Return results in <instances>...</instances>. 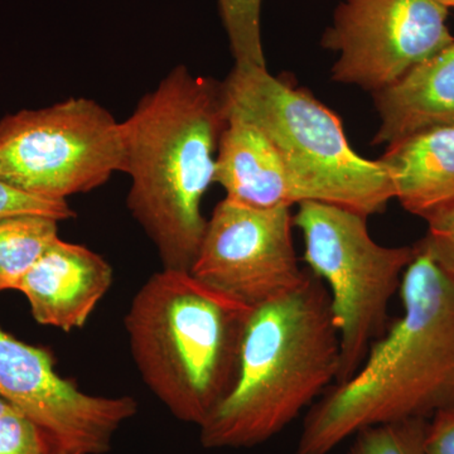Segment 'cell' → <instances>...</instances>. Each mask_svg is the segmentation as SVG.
Wrapping results in <instances>:
<instances>
[{
	"mask_svg": "<svg viewBox=\"0 0 454 454\" xmlns=\"http://www.w3.org/2000/svg\"><path fill=\"white\" fill-rule=\"evenodd\" d=\"M399 293L403 315L356 372L310 406L297 454H330L360 430L429 419L454 405V283L419 245Z\"/></svg>",
	"mask_w": 454,
	"mask_h": 454,
	"instance_id": "obj_1",
	"label": "cell"
},
{
	"mask_svg": "<svg viewBox=\"0 0 454 454\" xmlns=\"http://www.w3.org/2000/svg\"><path fill=\"white\" fill-rule=\"evenodd\" d=\"M226 122L223 82L184 66L173 68L122 121L128 207L163 269L192 268L207 225L203 197L215 184Z\"/></svg>",
	"mask_w": 454,
	"mask_h": 454,
	"instance_id": "obj_2",
	"label": "cell"
},
{
	"mask_svg": "<svg viewBox=\"0 0 454 454\" xmlns=\"http://www.w3.org/2000/svg\"><path fill=\"white\" fill-rule=\"evenodd\" d=\"M340 337L325 284L309 273L252 310L231 387L200 426L208 450L250 448L286 429L336 382Z\"/></svg>",
	"mask_w": 454,
	"mask_h": 454,
	"instance_id": "obj_3",
	"label": "cell"
},
{
	"mask_svg": "<svg viewBox=\"0 0 454 454\" xmlns=\"http://www.w3.org/2000/svg\"><path fill=\"white\" fill-rule=\"evenodd\" d=\"M253 309L187 270L162 269L143 284L125 330L143 381L173 417L202 426L226 395Z\"/></svg>",
	"mask_w": 454,
	"mask_h": 454,
	"instance_id": "obj_4",
	"label": "cell"
},
{
	"mask_svg": "<svg viewBox=\"0 0 454 454\" xmlns=\"http://www.w3.org/2000/svg\"><path fill=\"white\" fill-rule=\"evenodd\" d=\"M227 106L255 122L277 149L301 202L339 206L363 216L381 214L394 199L384 164L358 155L339 116L267 67L235 64L223 82Z\"/></svg>",
	"mask_w": 454,
	"mask_h": 454,
	"instance_id": "obj_5",
	"label": "cell"
},
{
	"mask_svg": "<svg viewBox=\"0 0 454 454\" xmlns=\"http://www.w3.org/2000/svg\"><path fill=\"white\" fill-rule=\"evenodd\" d=\"M293 223L304 241L309 273L325 284L340 337L336 382L351 378L373 340L385 333L391 298L399 292L414 247H384L367 229V217L322 202H301Z\"/></svg>",
	"mask_w": 454,
	"mask_h": 454,
	"instance_id": "obj_6",
	"label": "cell"
},
{
	"mask_svg": "<svg viewBox=\"0 0 454 454\" xmlns=\"http://www.w3.org/2000/svg\"><path fill=\"white\" fill-rule=\"evenodd\" d=\"M124 168L122 121L91 98H71L0 121V181L29 195L67 201Z\"/></svg>",
	"mask_w": 454,
	"mask_h": 454,
	"instance_id": "obj_7",
	"label": "cell"
},
{
	"mask_svg": "<svg viewBox=\"0 0 454 454\" xmlns=\"http://www.w3.org/2000/svg\"><path fill=\"white\" fill-rule=\"evenodd\" d=\"M437 0H342L322 35L339 55L333 82L370 92L393 85L454 42Z\"/></svg>",
	"mask_w": 454,
	"mask_h": 454,
	"instance_id": "obj_8",
	"label": "cell"
},
{
	"mask_svg": "<svg viewBox=\"0 0 454 454\" xmlns=\"http://www.w3.org/2000/svg\"><path fill=\"white\" fill-rule=\"evenodd\" d=\"M291 207L258 208L223 200L207 220L191 274L256 309L306 282L293 241Z\"/></svg>",
	"mask_w": 454,
	"mask_h": 454,
	"instance_id": "obj_9",
	"label": "cell"
},
{
	"mask_svg": "<svg viewBox=\"0 0 454 454\" xmlns=\"http://www.w3.org/2000/svg\"><path fill=\"white\" fill-rule=\"evenodd\" d=\"M0 397L49 434L59 454H104L138 411L130 396L83 393L55 369L49 349L0 327Z\"/></svg>",
	"mask_w": 454,
	"mask_h": 454,
	"instance_id": "obj_10",
	"label": "cell"
},
{
	"mask_svg": "<svg viewBox=\"0 0 454 454\" xmlns=\"http://www.w3.org/2000/svg\"><path fill=\"white\" fill-rule=\"evenodd\" d=\"M113 268L83 245L56 239L18 283L33 318L65 333L82 328L113 284Z\"/></svg>",
	"mask_w": 454,
	"mask_h": 454,
	"instance_id": "obj_11",
	"label": "cell"
},
{
	"mask_svg": "<svg viewBox=\"0 0 454 454\" xmlns=\"http://www.w3.org/2000/svg\"><path fill=\"white\" fill-rule=\"evenodd\" d=\"M215 184L225 199L250 207H291L301 196L277 149L255 122L227 106L217 151Z\"/></svg>",
	"mask_w": 454,
	"mask_h": 454,
	"instance_id": "obj_12",
	"label": "cell"
},
{
	"mask_svg": "<svg viewBox=\"0 0 454 454\" xmlns=\"http://www.w3.org/2000/svg\"><path fill=\"white\" fill-rule=\"evenodd\" d=\"M380 127L372 145H396L435 128L454 127V42L373 92Z\"/></svg>",
	"mask_w": 454,
	"mask_h": 454,
	"instance_id": "obj_13",
	"label": "cell"
},
{
	"mask_svg": "<svg viewBox=\"0 0 454 454\" xmlns=\"http://www.w3.org/2000/svg\"><path fill=\"white\" fill-rule=\"evenodd\" d=\"M380 162L406 211L428 220L454 203V127L435 128L387 146Z\"/></svg>",
	"mask_w": 454,
	"mask_h": 454,
	"instance_id": "obj_14",
	"label": "cell"
},
{
	"mask_svg": "<svg viewBox=\"0 0 454 454\" xmlns=\"http://www.w3.org/2000/svg\"><path fill=\"white\" fill-rule=\"evenodd\" d=\"M59 223L35 215L0 220V293L16 291L27 271L59 238Z\"/></svg>",
	"mask_w": 454,
	"mask_h": 454,
	"instance_id": "obj_15",
	"label": "cell"
},
{
	"mask_svg": "<svg viewBox=\"0 0 454 454\" xmlns=\"http://www.w3.org/2000/svg\"><path fill=\"white\" fill-rule=\"evenodd\" d=\"M262 0H219L235 64L267 67L262 38Z\"/></svg>",
	"mask_w": 454,
	"mask_h": 454,
	"instance_id": "obj_16",
	"label": "cell"
},
{
	"mask_svg": "<svg viewBox=\"0 0 454 454\" xmlns=\"http://www.w3.org/2000/svg\"><path fill=\"white\" fill-rule=\"evenodd\" d=\"M428 419H409L360 430L348 454H424Z\"/></svg>",
	"mask_w": 454,
	"mask_h": 454,
	"instance_id": "obj_17",
	"label": "cell"
},
{
	"mask_svg": "<svg viewBox=\"0 0 454 454\" xmlns=\"http://www.w3.org/2000/svg\"><path fill=\"white\" fill-rule=\"evenodd\" d=\"M0 454H59L46 432L16 409L0 415Z\"/></svg>",
	"mask_w": 454,
	"mask_h": 454,
	"instance_id": "obj_18",
	"label": "cell"
},
{
	"mask_svg": "<svg viewBox=\"0 0 454 454\" xmlns=\"http://www.w3.org/2000/svg\"><path fill=\"white\" fill-rule=\"evenodd\" d=\"M23 215L50 217L61 223L73 219L74 211L67 201L29 195L0 181V220Z\"/></svg>",
	"mask_w": 454,
	"mask_h": 454,
	"instance_id": "obj_19",
	"label": "cell"
},
{
	"mask_svg": "<svg viewBox=\"0 0 454 454\" xmlns=\"http://www.w3.org/2000/svg\"><path fill=\"white\" fill-rule=\"evenodd\" d=\"M427 223L428 232L418 245L454 283V203L433 215Z\"/></svg>",
	"mask_w": 454,
	"mask_h": 454,
	"instance_id": "obj_20",
	"label": "cell"
},
{
	"mask_svg": "<svg viewBox=\"0 0 454 454\" xmlns=\"http://www.w3.org/2000/svg\"><path fill=\"white\" fill-rule=\"evenodd\" d=\"M424 454H454V405L441 409L429 418Z\"/></svg>",
	"mask_w": 454,
	"mask_h": 454,
	"instance_id": "obj_21",
	"label": "cell"
},
{
	"mask_svg": "<svg viewBox=\"0 0 454 454\" xmlns=\"http://www.w3.org/2000/svg\"><path fill=\"white\" fill-rule=\"evenodd\" d=\"M11 409L13 408H12L5 400H3L2 397H0V415L4 414L5 411H11Z\"/></svg>",
	"mask_w": 454,
	"mask_h": 454,
	"instance_id": "obj_22",
	"label": "cell"
},
{
	"mask_svg": "<svg viewBox=\"0 0 454 454\" xmlns=\"http://www.w3.org/2000/svg\"><path fill=\"white\" fill-rule=\"evenodd\" d=\"M437 2L441 3V4L447 9L454 8V0H437Z\"/></svg>",
	"mask_w": 454,
	"mask_h": 454,
	"instance_id": "obj_23",
	"label": "cell"
}]
</instances>
